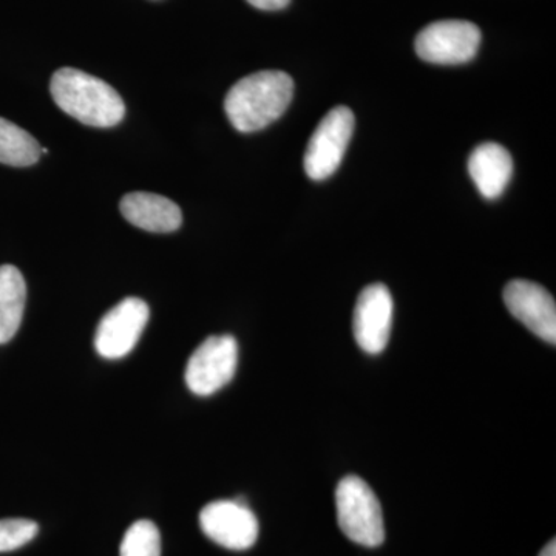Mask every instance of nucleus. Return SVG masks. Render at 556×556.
I'll list each match as a JSON object with an SVG mask.
<instances>
[{
  "label": "nucleus",
  "mask_w": 556,
  "mask_h": 556,
  "mask_svg": "<svg viewBox=\"0 0 556 556\" xmlns=\"http://www.w3.org/2000/svg\"><path fill=\"white\" fill-rule=\"evenodd\" d=\"M294 97V80L285 72L265 70L240 79L226 94V115L241 134L268 127L287 112Z\"/></svg>",
  "instance_id": "obj_1"
},
{
  "label": "nucleus",
  "mask_w": 556,
  "mask_h": 556,
  "mask_svg": "<svg viewBox=\"0 0 556 556\" xmlns=\"http://www.w3.org/2000/svg\"><path fill=\"white\" fill-rule=\"evenodd\" d=\"M51 97L62 112L91 127H113L126 115L118 91L76 68H60L51 78Z\"/></svg>",
  "instance_id": "obj_2"
},
{
  "label": "nucleus",
  "mask_w": 556,
  "mask_h": 556,
  "mask_svg": "<svg viewBox=\"0 0 556 556\" xmlns=\"http://www.w3.org/2000/svg\"><path fill=\"white\" fill-rule=\"evenodd\" d=\"M338 521L351 541L365 547H379L386 541L382 507L371 486L358 477H346L336 490Z\"/></svg>",
  "instance_id": "obj_3"
},
{
  "label": "nucleus",
  "mask_w": 556,
  "mask_h": 556,
  "mask_svg": "<svg viewBox=\"0 0 556 556\" xmlns=\"http://www.w3.org/2000/svg\"><path fill=\"white\" fill-rule=\"evenodd\" d=\"M239 367V343L232 336H211L190 356L186 383L197 396H211L228 386Z\"/></svg>",
  "instance_id": "obj_4"
},
{
  "label": "nucleus",
  "mask_w": 556,
  "mask_h": 556,
  "mask_svg": "<svg viewBox=\"0 0 556 556\" xmlns=\"http://www.w3.org/2000/svg\"><path fill=\"white\" fill-rule=\"evenodd\" d=\"M354 131V115L345 105L329 110L308 142L303 166L314 181H324L339 169Z\"/></svg>",
  "instance_id": "obj_5"
},
{
  "label": "nucleus",
  "mask_w": 556,
  "mask_h": 556,
  "mask_svg": "<svg viewBox=\"0 0 556 556\" xmlns=\"http://www.w3.org/2000/svg\"><path fill=\"white\" fill-rule=\"evenodd\" d=\"M481 38V30L473 22L438 21L417 35L416 53L430 64H466L477 56Z\"/></svg>",
  "instance_id": "obj_6"
},
{
  "label": "nucleus",
  "mask_w": 556,
  "mask_h": 556,
  "mask_svg": "<svg viewBox=\"0 0 556 556\" xmlns=\"http://www.w3.org/2000/svg\"><path fill=\"white\" fill-rule=\"evenodd\" d=\"M150 309L144 300L127 298L101 318L94 334V348L104 358L127 356L148 325Z\"/></svg>",
  "instance_id": "obj_7"
},
{
  "label": "nucleus",
  "mask_w": 556,
  "mask_h": 556,
  "mask_svg": "<svg viewBox=\"0 0 556 556\" xmlns=\"http://www.w3.org/2000/svg\"><path fill=\"white\" fill-rule=\"evenodd\" d=\"M204 535L230 551H247L258 538V521L241 501H215L201 510Z\"/></svg>",
  "instance_id": "obj_8"
},
{
  "label": "nucleus",
  "mask_w": 556,
  "mask_h": 556,
  "mask_svg": "<svg viewBox=\"0 0 556 556\" xmlns=\"http://www.w3.org/2000/svg\"><path fill=\"white\" fill-rule=\"evenodd\" d=\"M393 298L383 283H372L358 295L353 316V332L365 353L386 350L393 327Z\"/></svg>",
  "instance_id": "obj_9"
},
{
  "label": "nucleus",
  "mask_w": 556,
  "mask_h": 556,
  "mask_svg": "<svg viewBox=\"0 0 556 556\" xmlns=\"http://www.w3.org/2000/svg\"><path fill=\"white\" fill-rule=\"evenodd\" d=\"M504 302L511 316L538 338L555 345L556 305L546 289L533 281L514 280L504 289Z\"/></svg>",
  "instance_id": "obj_10"
},
{
  "label": "nucleus",
  "mask_w": 556,
  "mask_h": 556,
  "mask_svg": "<svg viewBox=\"0 0 556 556\" xmlns=\"http://www.w3.org/2000/svg\"><path fill=\"white\" fill-rule=\"evenodd\" d=\"M119 208L130 225L149 232H174L182 223L181 208L156 193H129L121 200Z\"/></svg>",
  "instance_id": "obj_11"
},
{
  "label": "nucleus",
  "mask_w": 556,
  "mask_h": 556,
  "mask_svg": "<svg viewBox=\"0 0 556 556\" xmlns=\"http://www.w3.org/2000/svg\"><path fill=\"white\" fill-rule=\"evenodd\" d=\"M468 174L484 199L495 200L503 195L510 182L514 160L503 146L484 142L471 152L468 159Z\"/></svg>",
  "instance_id": "obj_12"
},
{
  "label": "nucleus",
  "mask_w": 556,
  "mask_h": 556,
  "mask_svg": "<svg viewBox=\"0 0 556 556\" xmlns=\"http://www.w3.org/2000/svg\"><path fill=\"white\" fill-rule=\"evenodd\" d=\"M27 302V285L16 266H0V345L16 336Z\"/></svg>",
  "instance_id": "obj_13"
},
{
  "label": "nucleus",
  "mask_w": 556,
  "mask_h": 556,
  "mask_svg": "<svg viewBox=\"0 0 556 556\" xmlns=\"http://www.w3.org/2000/svg\"><path fill=\"white\" fill-rule=\"evenodd\" d=\"M39 142L10 121L0 118V163L13 167H28L40 159Z\"/></svg>",
  "instance_id": "obj_14"
},
{
  "label": "nucleus",
  "mask_w": 556,
  "mask_h": 556,
  "mask_svg": "<svg viewBox=\"0 0 556 556\" xmlns=\"http://www.w3.org/2000/svg\"><path fill=\"white\" fill-rule=\"evenodd\" d=\"M119 556H161L159 527L148 519L134 522L121 543Z\"/></svg>",
  "instance_id": "obj_15"
},
{
  "label": "nucleus",
  "mask_w": 556,
  "mask_h": 556,
  "mask_svg": "<svg viewBox=\"0 0 556 556\" xmlns=\"http://www.w3.org/2000/svg\"><path fill=\"white\" fill-rule=\"evenodd\" d=\"M38 532L39 526L31 519H0V554L25 546Z\"/></svg>",
  "instance_id": "obj_16"
},
{
  "label": "nucleus",
  "mask_w": 556,
  "mask_h": 556,
  "mask_svg": "<svg viewBox=\"0 0 556 556\" xmlns=\"http://www.w3.org/2000/svg\"><path fill=\"white\" fill-rule=\"evenodd\" d=\"M252 7L263 11H277L287 9L291 0H248Z\"/></svg>",
  "instance_id": "obj_17"
},
{
  "label": "nucleus",
  "mask_w": 556,
  "mask_h": 556,
  "mask_svg": "<svg viewBox=\"0 0 556 556\" xmlns=\"http://www.w3.org/2000/svg\"><path fill=\"white\" fill-rule=\"evenodd\" d=\"M540 556H556V541L552 540L551 543L541 551Z\"/></svg>",
  "instance_id": "obj_18"
}]
</instances>
